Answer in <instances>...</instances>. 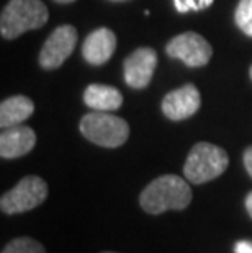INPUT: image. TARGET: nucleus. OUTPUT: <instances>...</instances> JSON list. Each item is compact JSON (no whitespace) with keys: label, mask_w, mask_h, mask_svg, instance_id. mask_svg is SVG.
Segmentation results:
<instances>
[{"label":"nucleus","mask_w":252,"mask_h":253,"mask_svg":"<svg viewBox=\"0 0 252 253\" xmlns=\"http://www.w3.org/2000/svg\"><path fill=\"white\" fill-rule=\"evenodd\" d=\"M113 2H123V0H113Z\"/></svg>","instance_id":"nucleus-22"},{"label":"nucleus","mask_w":252,"mask_h":253,"mask_svg":"<svg viewBox=\"0 0 252 253\" xmlns=\"http://www.w3.org/2000/svg\"><path fill=\"white\" fill-rule=\"evenodd\" d=\"M116 49V36L108 28H99L85 38L82 56L92 66H103L111 59Z\"/></svg>","instance_id":"nucleus-11"},{"label":"nucleus","mask_w":252,"mask_h":253,"mask_svg":"<svg viewBox=\"0 0 252 253\" xmlns=\"http://www.w3.org/2000/svg\"><path fill=\"white\" fill-rule=\"evenodd\" d=\"M84 101L94 111H115L123 103L121 91L103 84H92L84 91Z\"/></svg>","instance_id":"nucleus-12"},{"label":"nucleus","mask_w":252,"mask_h":253,"mask_svg":"<svg viewBox=\"0 0 252 253\" xmlns=\"http://www.w3.org/2000/svg\"><path fill=\"white\" fill-rule=\"evenodd\" d=\"M57 3H71V2H76V0H54Z\"/></svg>","instance_id":"nucleus-20"},{"label":"nucleus","mask_w":252,"mask_h":253,"mask_svg":"<svg viewBox=\"0 0 252 253\" xmlns=\"http://www.w3.org/2000/svg\"><path fill=\"white\" fill-rule=\"evenodd\" d=\"M246 209H248L249 216L252 217V191L248 195V198H246Z\"/></svg>","instance_id":"nucleus-19"},{"label":"nucleus","mask_w":252,"mask_h":253,"mask_svg":"<svg viewBox=\"0 0 252 253\" xmlns=\"http://www.w3.org/2000/svg\"><path fill=\"white\" fill-rule=\"evenodd\" d=\"M36 144V134L31 127L18 125L3 129L0 134L2 159H18L31 152Z\"/></svg>","instance_id":"nucleus-10"},{"label":"nucleus","mask_w":252,"mask_h":253,"mask_svg":"<svg viewBox=\"0 0 252 253\" xmlns=\"http://www.w3.org/2000/svg\"><path fill=\"white\" fill-rule=\"evenodd\" d=\"M77 44V30L72 25H62L50 35L40 52V66L45 71H54L72 54Z\"/></svg>","instance_id":"nucleus-7"},{"label":"nucleus","mask_w":252,"mask_h":253,"mask_svg":"<svg viewBox=\"0 0 252 253\" xmlns=\"http://www.w3.org/2000/svg\"><path fill=\"white\" fill-rule=\"evenodd\" d=\"M244 167H246V170H248V173L252 176V145L246 149V152H244Z\"/></svg>","instance_id":"nucleus-18"},{"label":"nucleus","mask_w":252,"mask_h":253,"mask_svg":"<svg viewBox=\"0 0 252 253\" xmlns=\"http://www.w3.org/2000/svg\"><path fill=\"white\" fill-rule=\"evenodd\" d=\"M35 113V103L28 96L15 95L0 105V126L2 129L18 126Z\"/></svg>","instance_id":"nucleus-13"},{"label":"nucleus","mask_w":252,"mask_h":253,"mask_svg":"<svg viewBox=\"0 0 252 253\" xmlns=\"http://www.w3.org/2000/svg\"><path fill=\"white\" fill-rule=\"evenodd\" d=\"M80 132L100 147L115 149L128 141L130 126L120 116H113L105 111H94L80 120Z\"/></svg>","instance_id":"nucleus-4"},{"label":"nucleus","mask_w":252,"mask_h":253,"mask_svg":"<svg viewBox=\"0 0 252 253\" xmlns=\"http://www.w3.org/2000/svg\"><path fill=\"white\" fill-rule=\"evenodd\" d=\"M228 164L229 159L224 149L210 142H198L185 160L184 175L194 185H202L223 175Z\"/></svg>","instance_id":"nucleus-3"},{"label":"nucleus","mask_w":252,"mask_h":253,"mask_svg":"<svg viewBox=\"0 0 252 253\" xmlns=\"http://www.w3.org/2000/svg\"><path fill=\"white\" fill-rule=\"evenodd\" d=\"M165 52L169 57L180 59L189 67H203L210 62L213 47L205 38L194 31L177 35L165 44Z\"/></svg>","instance_id":"nucleus-6"},{"label":"nucleus","mask_w":252,"mask_h":253,"mask_svg":"<svg viewBox=\"0 0 252 253\" xmlns=\"http://www.w3.org/2000/svg\"><path fill=\"white\" fill-rule=\"evenodd\" d=\"M234 21L244 35L252 38V0H239L234 12Z\"/></svg>","instance_id":"nucleus-14"},{"label":"nucleus","mask_w":252,"mask_h":253,"mask_svg":"<svg viewBox=\"0 0 252 253\" xmlns=\"http://www.w3.org/2000/svg\"><path fill=\"white\" fill-rule=\"evenodd\" d=\"M234 252L236 253H252V242L239 240L238 244L234 245Z\"/></svg>","instance_id":"nucleus-17"},{"label":"nucleus","mask_w":252,"mask_h":253,"mask_svg":"<svg viewBox=\"0 0 252 253\" xmlns=\"http://www.w3.org/2000/svg\"><path fill=\"white\" fill-rule=\"evenodd\" d=\"M103 253H115V252H103Z\"/></svg>","instance_id":"nucleus-23"},{"label":"nucleus","mask_w":252,"mask_h":253,"mask_svg":"<svg viewBox=\"0 0 252 253\" xmlns=\"http://www.w3.org/2000/svg\"><path fill=\"white\" fill-rule=\"evenodd\" d=\"M2 253H46L45 247L30 237H18L8 242Z\"/></svg>","instance_id":"nucleus-15"},{"label":"nucleus","mask_w":252,"mask_h":253,"mask_svg":"<svg viewBox=\"0 0 252 253\" xmlns=\"http://www.w3.org/2000/svg\"><path fill=\"white\" fill-rule=\"evenodd\" d=\"M50 13L41 0H10L2 10L0 33L5 40H15L30 30L46 25Z\"/></svg>","instance_id":"nucleus-2"},{"label":"nucleus","mask_w":252,"mask_h":253,"mask_svg":"<svg viewBox=\"0 0 252 253\" xmlns=\"http://www.w3.org/2000/svg\"><path fill=\"white\" fill-rule=\"evenodd\" d=\"M48 196L46 181L36 175L25 176L0 199V208L5 214H20L31 211L45 203Z\"/></svg>","instance_id":"nucleus-5"},{"label":"nucleus","mask_w":252,"mask_h":253,"mask_svg":"<svg viewBox=\"0 0 252 253\" xmlns=\"http://www.w3.org/2000/svg\"><path fill=\"white\" fill-rule=\"evenodd\" d=\"M213 3V0H174L177 12H200V10L208 8Z\"/></svg>","instance_id":"nucleus-16"},{"label":"nucleus","mask_w":252,"mask_h":253,"mask_svg":"<svg viewBox=\"0 0 252 253\" xmlns=\"http://www.w3.org/2000/svg\"><path fill=\"white\" fill-rule=\"evenodd\" d=\"M200 91L194 84L169 91L162 100V113L172 121H184L200 110Z\"/></svg>","instance_id":"nucleus-9"},{"label":"nucleus","mask_w":252,"mask_h":253,"mask_svg":"<svg viewBox=\"0 0 252 253\" xmlns=\"http://www.w3.org/2000/svg\"><path fill=\"white\" fill-rule=\"evenodd\" d=\"M190 203V185L177 175H162L152 180L139 196V204L149 214H162L169 209L182 211Z\"/></svg>","instance_id":"nucleus-1"},{"label":"nucleus","mask_w":252,"mask_h":253,"mask_svg":"<svg viewBox=\"0 0 252 253\" xmlns=\"http://www.w3.org/2000/svg\"><path fill=\"white\" fill-rule=\"evenodd\" d=\"M249 75H251V80H252V66H251V71H249Z\"/></svg>","instance_id":"nucleus-21"},{"label":"nucleus","mask_w":252,"mask_h":253,"mask_svg":"<svg viewBox=\"0 0 252 253\" xmlns=\"http://www.w3.org/2000/svg\"><path fill=\"white\" fill-rule=\"evenodd\" d=\"M155 66H157V52L152 47H138L123 64L126 85L135 90L146 88L152 80Z\"/></svg>","instance_id":"nucleus-8"}]
</instances>
